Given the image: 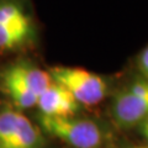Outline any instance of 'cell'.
<instances>
[{
    "label": "cell",
    "instance_id": "9c48e42d",
    "mask_svg": "<svg viewBox=\"0 0 148 148\" xmlns=\"http://www.w3.org/2000/svg\"><path fill=\"white\" fill-rule=\"evenodd\" d=\"M138 126H140V131L142 133V136L145 137L146 141L148 142V117L145 120V121H142Z\"/></svg>",
    "mask_w": 148,
    "mask_h": 148
},
{
    "label": "cell",
    "instance_id": "8992f818",
    "mask_svg": "<svg viewBox=\"0 0 148 148\" xmlns=\"http://www.w3.org/2000/svg\"><path fill=\"white\" fill-rule=\"evenodd\" d=\"M36 108L40 115L54 117L74 116L80 109V104L66 88L52 80L51 85L37 99Z\"/></svg>",
    "mask_w": 148,
    "mask_h": 148
},
{
    "label": "cell",
    "instance_id": "52a82bcc",
    "mask_svg": "<svg viewBox=\"0 0 148 148\" xmlns=\"http://www.w3.org/2000/svg\"><path fill=\"white\" fill-rule=\"evenodd\" d=\"M43 132L31 120L20 111L10 148H43Z\"/></svg>",
    "mask_w": 148,
    "mask_h": 148
},
{
    "label": "cell",
    "instance_id": "277c9868",
    "mask_svg": "<svg viewBox=\"0 0 148 148\" xmlns=\"http://www.w3.org/2000/svg\"><path fill=\"white\" fill-rule=\"evenodd\" d=\"M111 115L121 128L135 127L145 121L148 117V80H136L116 92Z\"/></svg>",
    "mask_w": 148,
    "mask_h": 148
},
{
    "label": "cell",
    "instance_id": "7a4b0ae2",
    "mask_svg": "<svg viewBox=\"0 0 148 148\" xmlns=\"http://www.w3.org/2000/svg\"><path fill=\"white\" fill-rule=\"evenodd\" d=\"M52 80L71 92L80 105H96L108 94V83L101 75L77 67L57 66L48 69Z\"/></svg>",
    "mask_w": 148,
    "mask_h": 148
},
{
    "label": "cell",
    "instance_id": "6da1fadb",
    "mask_svg": "<svg viewBox=\"0 0 148 148\" xmlns=\"http://www.w3.org/2000/svg\"><path fill=\"white\" fill-rule=\"evenodd\" d=\"M40 128L73 148H100L106 140L103 126L95 120L74 116H37Z\"/></svg>",
    "mask_w": 148,
    "mask_h": 148
},
{
    "label": "cell",
    "instance_id": "3957f363",
    "mask_svg": "<svg viewBox=\"0 0 148 148\" xmlns=\"http://www.w3.org/2000/svg\"><path fill=\"white\" fill-rule=\"evenodd\" d=\"M34 36V21L22 0H0V52L24 48Z\"/></svg>",
    "mask_w": 148,
    "mask_h": 148
},
{
    "label": "cell",
    "instance_id": "ba28073f",
    "mask_svg": "<svg viewBox=\"0 0 148 148\" xmlns=\"http://www.w3.org/2000/svg\"><path fill=\"white\" fill-rule=\"evenodd\" d=\"M138 67L148 80V47H146L138 56Z\"/></svg>",
    "mask_w": 148,
    "mask_h": 148
},
{
    "label": "cell",
    "instance_id": "5b68a950",
    "mask_svg": "<svg viewBox=\"0 0 148 148\" xmlns=\"http://www.w3.org/2000/svg\"><path fill=\"white\" fill-rule=\"evenodd\" d=\"M0 80L15 83L38 98L51 85L52 78L49 77L48 71H43L34 63L17 61L10 63L0 72Z\"/></svg>",
    "mask_w": 148,
    "mask_h": 148
},
{
    "label": "cell",
    "instance_id": "30bf717a",
    "mask_svg": "<svg viewBox=\"0 0 148 148\" xmlns=\"http://www.w3.org/2000/svg\"><path fill=\"white\" fill-rule=\"evenodd\" d=\"M132 148H148V147H132Z\"/></svg>",
    "mask_w": 148,
    "mask_h": 148
}]
</instances>
